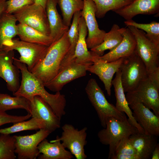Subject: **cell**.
<instances>
[{
  "label": "cell",
  "instance_id": "6da1fadb",
  "mask_svg": "<svg viewBox=\"0 0 159 159\" xmlns=\"http://www.w3.org/2000/svg\"><path fill=\"white\" fill-rule=\"evenodd\" d=\"M14 64L19 69L21 74V80L17 90L13 93L14 96H22L33 102L34 97H41L51 107L53 112L61 120L66 114V105L65 96L60 92L54 94L49 93L45 89L43 83L27 69L26 64L20 62L14 58Z\"/></svg>",
  "mask_w": 159,
  "mask_h": 159
},
{
  "label": "cell",
  "instance_id": "7a4b0ae2",
  "mask_svg": "<svg viewBox=\"0 0 159 159\" xmlns=\"http://www.w3.org/2000/svg\"><path fill=\"white\" fill-rule=\"evenodd\" d=\"M67 32L48 47L44 57L30 72L44 85L57 74L62 61L69 50L70 44Z\"/></svg>",
  "mask_w": 159,
  "mask_h": 159
},
{
  "label": "cell",
  "instance_id": "3957f363",
  "mask_svg": "<svg viewBox=\"0 0 159 159\" xmlns=\"http://www.w3.org/2000/svg\"><path fill=\"white\" fill-rule=\"evenodd\" d=\"M139 132L138 129L131 124L127 117L122 120L111 117L108 119L105 127L98 132L97 136L102 144L109 145L108 159H110L123 139Z\"/></svg>",
  "mask_w": 159,
  "mask_h": 159
},
{
  "label": "cell",
  "instance_id": "277c9868",
  "mask_svg": "<svg viewBox=\"0 0 159 159\" xmlns=\"http://www.w3.org/2000/svg\"><path fill=\"white\" fill-rule=\"evenodd\" d=\"M85 91L103 128L105 127L106 122L110 117L122 120L127 117L125 113L119 111L115 106L107 101L103 91L95 79L91 78L88 80Z\"/></svg>",
  "mask_w": 159,
  "mask_h": 159
},
{
  "label": "cell",
  "instance_id": "5b68a950",
  "mask_svg": "<svg viewBox=\"0 0 159 159\" xmlns=\"http://www.w3.org/2000/svg\"><path fill=\"white\" fill-rule=\"evenodd\" d=\"M119 69L125 92H132L142 81L148 77V73L145 65L136 52L130 56L124 58Z\"/></svg>",
  "mask_w": 159,
  "mask_h": 159
},
{
  "label": "cell",
  "instance_id": "8992f818",
  "mask_svg": "<svg viewBox=\"0 0 159 159\" xmlns=\"http://www.w3.org/2000/svg\"><path fill=\"white\" fill-rule=\"evenodd\" d=\"M48 47L13 39L4 44L2 50L17 51L20 55L18 60L31 72L44 57Z\"/></svg>",
  "mask_w": 159,
  "mask_h": 159
},
{
  "label": "cell",
  "instance_id": "52a82bcc",
  "mask_svg": "<svg viewBox=\"0 0 159 159\" xmlns=\"http://www.w3.org/2000/svg\"><path fill=\"white\" fill-rule=\"evenodd\" d=\"M136 42L135 52L144 63L148 74L159 67V46L150 41L142 30L128 26Z\"/></svg>",
  "mask_w": 159,
  "mask_h": 159
},
{
  "label": "cell",
  "instance_id": "ba28073f",
  "mask_svg": "<svg viewBox=\"0 0 159 159\" xmlns=\"http://www.w3.org/2000/svg\"><path fill=\"white\" fill-rule=\"evenodd\" d=\"M62 128V132L61 137L57 136L54 140L61 141L64 147L69 150L76 159H86L87 155L84 147L87 144V127H85L79 130L71 124H65Z\"/></svg>",
  "mask_w": 159,
  "mask_h": 159
},
{
  "label": "cell",
  "instance_id": "9c48e42d",
  "mask_svg": "<svg viewBox=\"0 0 159 159\" xmlns=\"http://www.w3.org/2000/svg\"><path fill=\"white\" fill-rule=\"evenodd\" d=\"M13 14L19 23L27 25L50 36L49 26L45 9L41 5L34 3Z\"/></svg>",
  "mask_w": 159,
  "mask_h": 159
},
{
  "label": "cell",
  "instance_id": "30bf717a",
  "mask_svg": "<svg viewBox=\"0 0 159 159\" xmlns=\"http://www.w3.org/2000/svg\"><path fill=\"white\" fill-rule=\"evenodd\" d=\"M51 133L41 129L35 133L24 136L14 135L15 138V152L19 159H36L40 154L37 147Z\"/></svg>",
  "mask_w": 159,
  "mask_h": 159
},
{
  "label": "cell",
  "instance_id": "8fae6325",
  "mask_svg": "<svg viewBox=\"0 0 159 159\" xmlns=\"http://www.w3.org/2000/svg\"><path fill=\"white\" fill-rule=\"evenodd\" d=\"M84 6L81 15L85 20L87 28L88 36L86 39L88 49L93 48L101 44L106 33L99 28L96 19V7L92 0H83Z\"/></svg>",
  "mask_w": 159,
  "mask_h": 159
},
{
  "label": "cell",
  "instance_id": "7c38bea8",
  "mask_svg": "<svg viewBox=\"0 0 159 159\" xmlns=\"http://www.w3.org/2000/svg\"><path fill=\"white\" fill-rule=\"evenodd\" d=\"M91 65L80 64L73 61L60 68L56 76L44 86L53 92H60L67 83L85 76Z\"/></svg>",
  "mask_w": 159,
  "mask_h": 159
},
{
  "label": "cell",
  "instance_id": "4fadbf2b",
  "mask_svg": "<svg viewBox=\"0 0 159 159\" xmlns=\"http://www.w3.org/2000/svg\"><path fill=\"white\" fill-rule=\"evenodd\" d=\"M126 99L143 103L159 116V90L151 83L148 77L142 81L133 91L127 93Z\"/></svg>",
  "mask_w": 159,
  "mask_h": 159
},
{
  "label": "cell",
  "instance_id": "5bb4252c",
  "mask_svg": "<svg viewBox=\"0 0 159 159\" xmlns=\"http://www.w3.org/2000/svg\"><path fill=\"white\" fill-rule=\"evenodd\" d=\"M129 106L132 110L133 116L144 129L145 133L158 137L159 135V116L142 103L126 99Z\"/></svg>",
  "mask_w": 159,
  "mask_h": 159
},
{
  "label": "cell",
  "instance_id": "9a60e30c",
  "mask_svg": "<svg viewBox=\"0 0 159 159\" xmlns=\"http://www.w3.org/2000/svg\"><path fill=\"white\" fill-rule=\"evenodd\" d=\"M14 50L0 51V77L6 83L8 89L13 93L20 85L19 69L14 64Z\"/></svg>",
  "mask_w": 159,
  "mask_h": 159
},
{
  "label": "cell",
  "instance_id": "2e32d148",
  "mask_svg": "<svg viewBox=\"0 0 159 159\" xmlns=\"http://www.w3.org/2000/svg\"><path fill=\"white\" fill-rule=\"evenodd\" d=\"M88 67L87 71L97 75L103 83L108 95H111L112 82L114 74L119 69L124 58L115 61L106 62L98 59Z\"/></svg>",
  "mask_w": 159,
  "mask_h": 159
},
{
  "label": "cell",
  "instance_id": "e0dca14e",
  "mask_svg": "<svg viewBox=\"0 0 159 159\" xmlns=\"http://www.w3.org/2000/svg\"><path fill=\"white\" fill-rule=\"evenodd\" d=\"M30 106L31 117L43 121L46 125V129L51 133L60 127L61 120L41 97L35 96L33 102H30Z\"/></svg>",
  "mask_w": 159,
  "mask_h": 159
},
{
  "label": "cell",
  "instance_id": "ac0fdd59",
  "mask_svg": "<svg viewBox=\"0 0 159 159\" xmlns=\"http://www.w3.org/2000/svg\"><path fill=\"white\" fill-rule=\"evenodd\" d=\"M126 20L139 14H159V0H133L130 4L114 11Z\"/></svg>",
  "mask_w": 159,
  "mask_h": 159
},
{
  "label": "cell",
  "instance_id": "d6986e66",
  "mask_svg": "<svg viewBox=\"0 0 159 159\" xmlns=\"http://www.w3.org/2000/svg\"><path fill=\"white\" fill-rule=\"evenodd\" d=\"M136 45V40L132 32L128 27L124 28L121 42L113 50L97 58L106 62L115 61L133 54L135 52Z\"/></svg>",
  "mask_w": 159,
  "mask_h": 159
},
{
  "label": "cell",
  "instance_id": "ffe728a7",
  "mask_svg": "<svg viewBox=\"0 0 159 159\" xmlns=\"http://www.w3.org/2000/svg\"><path fill=\"white\" fill-rule=\"evenodd\" d=\"M116 73L115 77L112 82V85L114 88L116 99L115 106L119 111L126 114L130 122L138 129L140 133H144V129L134 117L132 110L127 100L121 82V73L120 69Z\"/></svg>",
  "mask_w": 159,
  "mask_h": 159
},
{
  "label": "cell",
  "instance_id": "44dd1931",
  "mask_svg": "<svg viewBox=\"0 0 159 159\" xmlns=\"http://www.w3.org/2000/svg\"><path fill=\"white\" fill-rule=\"evenodd\" d=\"M57 0H47L45 10L50 30V37L53 42L59 39L69 29L65 25L58 13Z\"/></svg>",
  "mask_w": 159,
  "mask_h": 159
},
{
  "label": "cell",
  "instance_id": "7402d4cb",
  "mask_svg": "<svg viewBox=\"0 0 159 159\" xmlns=\"http://www.w3.org/2000/svg\"><path fill=\"white\" fill-rule=\"evenodd\" d=\"M79 35L75 47L73 59L76 62L83 64H92L95 54L88 50L86 43L88 31L83 17L81 16L79 22Z\"/></svg>",
  "mask_w": 159,
  "mask_h": 159
},
{
  "label": "cell",
  "instance_id": "603a6c76",
  "mask_svg": "<svg viewBox=\"0 0 159 159\" xmlns=\"http://www.w3.org/2000/svg\"><path fill=\"white\" fill-rule=\"evenodd\" d=\"M156 136L145 133H138L130 135L129 139L140 159H149L158 144Z\"/></svg>",
  "mask_w": 159,
  "mask_h": 159
},
{
  "label": "cell",
  "instance_id": "cb8c5ba5",
  "mask_svg": "<svg viewBox=\"0 0 159 159\" xmlns=\"http://www.w3.org/2000/svg\"><path fill=\"white\" fill-rule=\"evenodd\" d=\"M39 159H71L73 155L66 150L61 141L51 140L49 142L46 138L39 143L37 147Z\"/></svg>",
  "mask_w": 159,
  "mask_h": 159
},
{
  "label": "cell",
  "instance_id": "d4e9b609",
  "mask_svg": "<svg viewBox=\"0 0 159 159\" xmlns=\"http://www.w3.org/2000/svg\"><path fill=\"white\" fill-rule=\"evenodd\" d=\"M124 28H120L117 24H114L110 31L106 33L103 42L98 46L90 49L98 55H103L105 50L112 51L122 42L123 38Z\"/></svg>",
  "mask_w": 159,
  "mask_h": 159
},
{
  "label": "cell",
  "instance_id": "484cf974",
  "mask_svg": "<svg viewBox=\"0 0 159 159\" xmlns=\"http://www.w3.org/2000/svg\"><path fill=\"white\" fill-rule=\"evenodd\" d=\"M17 21L13 14L5 11L0 14V51L5 43L17 35Z\"/></svg>",
  "mask_w": 159,
  "mask_h": 159
},
{
  "label": "cell",
  "instance_id": "4316f807",
  "mask_svg": "<svg viewBox=\"0 0 159 159\" xmlns=\"http://www.w3.org/2000/svg\"><path fill=\"white\" fill-rule=\"evenodd\" d=\"M17 35L20 40L40 45L49 46L53 42L52 38L24 24H17Z\"/></svg>",
  "mask_w": 159,
  "mask_h": 159
},
{
  "label": "cell",
  "instance_id": "83f0119b",
  "mask_svg": "<svg viewBox=\"0 0 159 159\" xmlns=\"http://www.w3.org/2000/svg\"><path fill=\"white\" fill-rule=\"evenodd\" d=\"M81 16V11L76 12L73 16L70 28L67 32L70 45L68 51L62 61V63H67L74 59L75 48L79 38V22Z\"/></svg>",
  "mask_w": 159,
  "mask_h": 159
},
{
  "label": "cell",
  "instance_id": "f1b7e54d",
  "mask_svg": "<svg viewBox=\"0 0 159 159\" xmlns=\"http://www.w3.org/2000/svg\"><path fill=\"white\" fill-rule=\"evenodd\" d=\"M16 109H24L31 114L30 102L22 96L12 97L8 94H3L0 97V111L5 112Z\"/></svg>",
  "mask_w": 159,
  "mask_h": 159
},
{
  "label": "cell",
  "instance_id": "f546056e",
  "mask_svg": "<svg viewBox=\"0 0 159 159\" xmlns=\"http://www.w3.org/2000/svg\"><path fill=\"white\" fill-rule=\"evenodd\" d=\"M64 24L69 27L73 16L76 12L81 11L84 6L83 0H57Z\"/></svg>",
  "mask_w": 159,
  "mask_h": 159
},
{
  "label": "cell",
  "instance_id": "4dcf8cb0",
  "mask_svg": "<svg viewBox=\"0 0 159 159\" xmlns=\"http://www.w3.org/2000/svg\"><path fill=\"white\" fill-rule=\"evenodd\" d=\"M46 129V125L42 120L37 118L32 117L29 120L23 121L14 124L13 125L0 129V134H10L24 130H36Z\"/></svg>",
  "mask_w": 159,
  "mask_h": 159
},
{
  "label": "cell",
  "instance_id": "1f68e13d",
  "mask_svg": "<svg viewBox=\"0 0 159 159\" xmlns=\"http://www.w3.org/2000/svg\"><path fill=\"white\" fill-rule=\"evenodd\" d=\"M96 7V16L103 18L107 12L122 8L131 3L133 0H92Z\"/></svg>",
  "mask_w": 159,
  "mask_h": 159
},
{
  "label": "cell",
  "instance_id": "d6a6232c",
  "mask_svg": "<svg viewBox=\"0 0 159 159\" xmlns=\"http://www.w3.org/2000/svg\"><path fill=\"white\" fill-rule=\"evenodd\" d=\"M126 26H132L147 33L146 37L151 42L159 46V23L153 21L149 24L138 23L132 19L124 22Z\"/></svg>",
  "mask_w": 159,
  "mask_h": 159
},
{
  "label": "cell",
  "instance_id": "836d02e7",
  "mask_svg": "<svg viewBox=\"0 0 159 159\" xmlns=\"http://www.w3.org/2000/svg\"><path fill=\"white\" fill-rule=\"evenodd\" d=\"M14 136L10 134H0V159H15Z\"/></svg>",
  "mask_w": 159,
  "mask_h": 159
},
{
  "label": "cell",
  "instance_id": "e575fe53",
  "mask_svg": "<svg viewBox=\"0 0 159 159\" xmlns=\"http://www.w3.org/2000/svg\"><path fill=\"white\" fill-rule=\"evenodd\" d=\"M35 0H9L6 1L5 12L11 14L14 13L22 8L35 3Z\"/></svg>",
  "mask_w": 159,
  "mask_h": 159
},
{
  "label": "cell",
  "instance_id": "d590c367",
  "mask_svg": "<svg viewBox=\"0 0 159 159\" xmlns=\"http://www.w3.org/2000/svg\"><path fill=\"white\" fill-rule=\"evenodd\" d=\"M31 117V114L28 113L25 116L12 115L7 114L5 112L0 111V126L6 123H13L26 120Z\"/></svg>",
  "mask_w": 159,
  "mask_h": 159
},
{
  "label": "cell",
  "instance_id": "8d00e7d4",
  "mask_svg": "<svg viewBox=\"0 0 159 159\" xmlns=\"http://www.w3.org/2000/svg\"><path fill=\"white\" fill-rule=\"evenodd\" d=\"M117 153L137 155L135 150L130 140L129 137L124 138L120 142L114 154Z\"/></svg>",
  "mask_w": 159,
  "mask_h": 159
},
{
  "label": "cell",
  "instance_id": "74e56055",
  "mask_svg": "<svg viewBox=\"0 0 159 159\" xmlns=\"http://www.w3.org/2000/svg\"><path fill=\"white\" fill-rule=\"evenodd\" d=\"M148 77L153 84L159 90V67L152 72L148 74Z\"/></svg>",
  "mask_w": 159,
  "mask_h": 159
},
{
  "label": "cell",
  "instance_id": "f35d334b",
  "mask_svg": "<svg viewBox=\"0 0 159 159\" xmlns=\"http://www.w3.org/2000/svg\"><path fill=\"white\" fill-rule=\"evenodd\" d=\"M111 159H140L137 155L117 153L112 155Z\"/></svg>",
  "mask_w": 159,
  "mask_h": 159
},
{
  "label": "cell",
  "instance_id": "ab89813d",
  "mask_svg": "<svg viewBox=\"0 0 159 159\" xmlns=\"http://www.w3.org/2000/svg\"><path fill=\"white\" fill-rule=\"evenodd\" d=\"M152 159H159V144L158 143L153 150L151 156Z\"/></svg>",
  "mask_w": 159,
  "mask_h": 159
},
{
  "label": "cell",
  "instance_id": "60d3db41",
  "mask_svg": "<svg viewBox=\"0 0 159 159\" xmlns=\"http://www.w3.org/2000/svg\"><path fill=\"white\" fill-rule=\"evenodd\" d=\"M7 0H0V14L6 11Z\"/></svg>",
  "mask_w": 159,
  "mask_h": 159
},
{
  "label": "cell",
  "instance_id": "b9f144b4",
  "mask_svg": "<svg viewBox=\"0 0 159 159\" xmlns=\"http://www.w3.org/2000/svg\"><path fill=\"white\" fill-rule=\"evenodd\" d=\"M47 0H35V3L39 4L45 9Z\"/></svg>",
  "mask_w": 159,
  "mask_h": 159
},
{
  "label": "cell",
  "instance_id": "7bdbcfd3",
  "mask_svg": "<svg viewBox=\"0 0 159 159\" xmlns=\"http://www.w3.org/2000/svg\"><path fill=\"white\" fill-rule=\"evenodd\" d=\"M2 94H1V93H0V97H1L2 95Z\"/></svg>",
  "mask_w": 159,
  "mask_h": 159
}]
</instances>
